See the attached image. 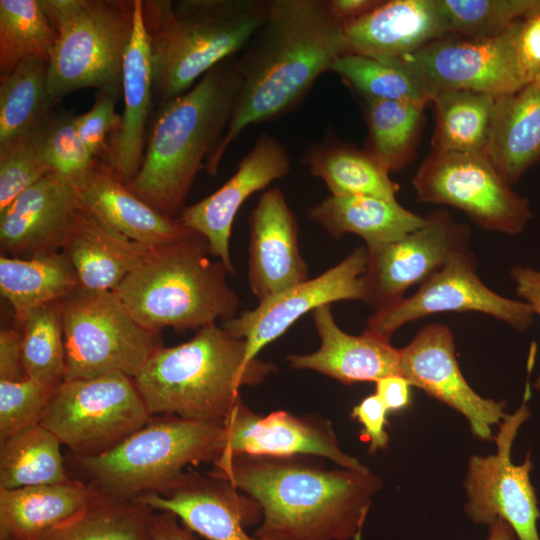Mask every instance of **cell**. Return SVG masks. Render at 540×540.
Instances as JSON below:
<instances>
[{"label": "cell", "instance_id": "f1b7e54d", "mask_svg": "<svg viewBox=\"0 0 540 540\" xmlns=\"http://www.w3.org/2000/svg\"><path fill=\"white\" fill-rule=\"evenodd\" d=\"M308 215L332 238L356 234L365 241L366 248L399 240L426 221L404 208L396 198L363 195H331L311 207Z\"/></svg>", "mask_w": 540, "mask_h": 540}, {"label": "cell", "instance_id": "4dcf8cb0", "mask_svg": "<svg viewBox=\"0 0 540 540\" xmlns=\"http://www.w3.org/2000/svg\"><path fill=\"white\" fill-rule=\"evenodd\" d=\"M80 287L77 273L64 252L17 258L0 256V292L20 323L31 310L60 301Z\"/></svg>", "mask_w": 540, "mask_h": 540}, {"label": "cell", "instance_id": "ba28073f", "mask_svg": "<svg viewBox=\"0 0 540 540\" xmlns=\"http://www.w3.org/2000/svg\"><path fill=\"white\" fill-rule=\"evenodd\" d=\"M57 38L48 91L58 102L83 88L120 92L135 0H40Z\"/></svg>", "mask_w": 540, "mask_h": 540}, {"label": "cell", "instance_id": "44dd1931", "mask_svg": "<svg viewBox=\"0 0 540 540\" xmlns=\"http://www.w3.org/2000/svg\"><path fill=\"white\" fill-rule=\"evenodd\" d=\"M154 511L175 514L182 524L208 540H276L250 536L247 527L262 518L258 502L227 481L184 472L165 492L136 499Z\"/></svg>", "mask_w": 540, "mask_h": 540}, {"label": "cell", "instance_id": "ac0fdd59", "mask_svg": "<svg viewBox=\"0 0 540 540\" xmlns=\"http://www.w3.org/2000/svg\"><path fill=\"white\" fill-rule=\"evenodd\" d=\"M224 428V447L219 459L240 454L312 455L329 459L341 468L369 470L357 458L341 450L332 424L323 418L295 416L286 411L262 416L240 399L224 422Z\"/></svg>", "mask_w": 540, "mask_h": 540}, {"label": "cell", "instance_id": "74e56055", "mask_svg": "<svg viewBox=\"0 0 540 540\" xmlns=\"http://www.w3.org/2000/svg\"><path fill=\"white\" fill-rule=\"evenodd\" d=\"M56 38L40 0H0V78L26 59L50 60Z\"/></svg>", "mask_w": 540, "mask_h": 540}, {"label": "cell", "instance_id": "d4e9b609", "mask_svg": "<svg viewBox=\"0 0 540 540\" xmlns=\"http://www.w3.org/2000/svg\"><path fill=\"white\" fill-rule=\"evenodd\" d=\"M312 317L321 345L310 354L289 355L287 361L293 369L313 370L344 384L400 375V349L390 338L368 328L360 335L344 332L330 305L315 309Z\"/></svg>", "mask_w": 540, "mask_h": 540}, {"label": "cell", "instance_id": "9a60e30c", "mask_svg": "<svg viewBox=\"0 0 540 540\" xmlns=\"http://www.w3.org/2000/svg\"><path fill=\"white\" fill-rule=\"evenodd\" d=\"M425 224L394 242L368 252L365 303L374 312L404 298L405 292L439 271L455 255L469 248L470 229L445 210L426 217Z\"/></svg>", "mask_w": 540, "mask_h": 540}, {"label": "cell", "instance_id": "681fc988", "mask_svg": "<svg viewBox=\"0 0 540 540\" xmlns=\"http://www.w3.org/2000/svg\"><path fill=\"white\" fill-rule=\"evenodd\" d=\"M510 276L515 282L516 294L531 307L534 314L540 315V271L518 265L511 269ZM534 387L540 392V375Z\"/></svg>", "mask_w": 540, "mask_h": 540}, {"label": "cell", "instance_id": "60d3db41", "mask_svg": "<svg viewBox=\"0 0 540 540\" xmlns=\"http://www.w3.org/2000/svg\"><path fill=\"white\" fill-rule=\"evenodd\" d=\"M451 36L491 38L540 12V0H437Z\"/></svg>", "mask_w": 540, "mask_h": 540}, {"label": "cell", "instance_id": "5bb4252c", "mask_svg": "<svg viewBox=\"0 0 540 540\" xmlns=\"http://www.w3.org/2000/svg\"><path fill=\"white\" fill-rule=\"evenodd\" d=\"M449 311L481 312L519 332L527 330L534 317L526 302L503 297L481 281L477 260L467 248L421 283L415 294L374 312L367 321V328L391 338L407 323Z\"/></svg>", "mask_w": 540, "mask_h": 540}, {"label": "cell", "instance_id": "f6af8a7d", "mask_svg": "<svg viewBox=\"0 0 540 540\" xmlns=\"http://www.w3.org/2000/svg\"><path fill=\"white\" fill-rule=\"evenodd\" d=\"M119 92L102 90L95 98L92 107L81 115H76L77 134L90 154L98 159L105 149L108 137L116 130L121 114L115 110Z\"/></svg>", "mask_w": 540, "mask_h": 540}, {"label": "cell", "instance_id": "30bf717a", "mask_svg": "<svg viewBox=\"0 0 540 540\" xmlns=\"http://www.w3.org/2000/svg\"><path fill=\"white\" fill-rule=\"evenodd\" d=\"M133 378L109 373L63 381L40 423L75 456L105 453L151 419Z\"/></svg>", "mask_w": 540, "mask_h": 540}, {"label": "cell", "instance_id": "f546056e", "mask_svg": "<svg viewBox=\"0 0 540 540\" xmlns=\"http://www.w3.org/2000/svg\"><path fill=\"white\" fill-rule=\"evenodd\" d=\"M94 494L92 487L74 478L57 484L0 488V540H37L85 507Z\"/></svg>", "mask_w": 540, "mask_h": 540}, {"label": "cell", "instance_id": "7bdbcfd3", "mask_svg": "<svg viewBox=\"0 0 540 540\" xmlns=\"http://www.w3.org/2000/svg\"><path fill=\"white\" fill-rule=\"evenodd\" d=\"M58 387L28 377L20 381L0 380V442L39 424Z\"/></svg>", "mask_w": 540, "mask_h": 540}, {"label": "cell", "instance_id": "8d00e7d4", "mask_svg": "<svg viewBox=\"0 0 540 540\" xmlns=\"http://www.w3.org/2000/svg\"><path fill=\"white\" fill-rule=\"evenodd\" d=\"M369 151L390 173L406 167L416 156L424 125V104L393 101H364Z\"/></svg>", "mask_w": 540, "mask_h": 540}, {"label": "cell", "instance_id": "4fadbf2b", "mask_svg": "<svg viewBox=\"0 0 540 540\" xmlns=\"http://www.w3.org/2000/svg\"><path fill=\"white\" fill-rule=\"evenodd\" d=\"M522 20L496 37L449 35L399 61L411 69L431 101L436 93L446 90H470L496 98L509 95L528 84L516 51Z\"/></svg>", "mask_w": 540, "mask_h": 540}, {"label": "cell", "instance_id": "f35d334b", "mask_svg": "<svg viewBox=\"0 0 540 540\" xmlns=\"http://www.w3.org/2000/svg\"><path fill=\"white\" fill-rule=\"evenodd\" d=\"M364 101L393 100L427 105L431 96L409 67L355 53L340 56L331 70Z\"/></svg>", "mask_w": 540, "mask_h": 540}, {"label": "cell", "instance_id": "7c38bea8", "mask_svg": "<svg viewBox=\"0 0 540 540\" xmlns=\"http://www.w3.org/2000/svg\"><path fill=\"white\" fill-rule=\"evenodd\" d=\"M529 378L523 400L513 414H506L495 436L496 454L473 455L468 463L465 512L476 524L490 525L496 519L506 521L519 540H540V518L535 489L530 482L532 462L528 453L521 465L511 460V450L519 428L530 417Z\"/></svg>", "mask_w": 540, "mask_h": 540}, {"label": "cell", "instance_id": "7402d4cb", "mask_svg": "<svg viewBox=\"0 0 540 540\" xmlns=\"http://www.w3.org/2000/svg\"><path fill=\"white\" fill-rule=\"evenodd\" d=\"M249 286L259 302L309 279L297 219L283 192H263L249 218Z\"/></svg>", "mask_w": 540, "mask_h": 540}, {"label": "cell", "instance_id": "4316f807", "mask_svg": "<svg viewBox=\"0 0 540 540\" xmlns=\"http://www.w3.org/2000/svg\"><path fill=\"white\" fill-rule=\"evenodd\" d=\"M154 250L132 241L82 204L62 252L73 265L80 287L114 291Z\"/></svg>", "mask_w": 540, "mask_h": 540}, {"label": "cell", "instance_id": "e575fe53", "mask_svg": "<svg viewBox=\"0 0 540 540\" xmlns=\"http://www.w3.org/2000/svg\"><path fill=\"white\" fill-rule=\"evenodd\" d=\"M61 442L41 424L0 442V488L63 483L71 479Z\"/></svg>", "mask_w": 540, "mask_h": 540}, {"label": "cell", "instance_id": "484cf974", "mask_svg": "<svg viewBox=\"0 0 540 540\" xmlns=\"http://www.w3.org/2000/svg\"><path fill=\"white\" fill-rule=\"evenodd\" d=\"M74 184L84 207L136 243L157 249L194 233L179 218L161 213L133 193L98 159Z\"/></svg>", "mask_w": 540, "mask_h": 540}, {"label": "cell", "instance_id": "5b68a950", "mask_svg": "<svg viewBox=\"0 0 540 540\" xmlns=\"http://www.w3.org/2000/svg\"><path fill=\"white\" fill-rule=\"evenodd\" d=\"M270 0H142L153 93L160 103L241 53L264 24Z\"/></svg>", "mask_w": 540, "mask_h": 540}, {"label": "cell", "instance_id": "c3c4849f", "mask_svg": "<svg viewBox=\"0 0 540 540\" xmlns=\"http://www.w3.org/2000/svg\"><path fill=\"white\" fill-rule=\"evenodd\" d=\"M25 378L21 330L2 327L0 330V380L20 381Z\"/></svg>", "mask_w": 540, "mask_h": 540}, {"label": "cell", "instance_id": "d6986e66", "mask_svg": "<svg viewBox=\"0 0 540 540\" xmlns=\"http://www.w3.org/2000/svg\"><path fill=\"white\" fill-rule=\"evenodd\" d=\"M291 169L290 155L276 138L261 135L239 162L236 172L214 193L185 206L178 217L192 231L204 237L212 255L230 274L232 224L242 204L255 192L285 177Z\"/></svg>", "mask_w": 540, "mask_h": 540}, {"label": "cell", "instance_id": "836d02e7", "mask_svg": "<svg viewBox=\"0 0 540 540\" xmlns=\"http://www.w3.org/2000/svg\"><path fill=\"white\" fill-rule=\"evenodd\" d=\"M49 60L29 58L0 78V146L36 133L53 114Z\"/></svg>", "mask_w": 540, "mask_h": 540}, {"label": "cell", "instance_id": "ffe728a7", "mask_svg": "<svg viewBox=\"0 0 540 540\" xmlns=\"http://www.w3.org/2000/svg\"><path fill=\"white\" fill-rule=\"evenodd\" d=\"M81 206L72 180L47 174L0 212L1 254L25 259L61 252Z\"/></svg>", "mask_w": 540, "mask_h": 540}, {"label": "cell", "instance_id": "8992f818", "mask_svg": "<svg viewBox=\"0 0 540 540\" xmlns=\"http://www.w3.org/2000/svg\"><path fill=\"white\" fill-rule=\"evenodd\" d=\"M204 237L191 235L155 249L114 290L132 317L159 333L199 330L237 315L240 299L229 273Z\"/></svg>", "mask_w": 540, "mask_h": 540}, {"label": "cell", "instance_id": "52a82bcc", "mask_svg": "<svg viewBox=\"0 0 540 540\" xmlns=\"http://www.w3.org/2000/svg\"><path fill=\"white\" fill-rule=\"evenodd\" d=\"M224 436V424L152 415L113 449L96 456L69 454L65 463L71 478L96 492L136 500L165 492L188 465L214 463L223 452Z\"/></svg>", "mask_w": 540, "mask_h": 540}, {"label": "cell", "instance_id": "e0dca14e", "mask_svg": "<svg viewBox=\"0 0 540 540\" xmlns=\"http://www.w3.org/2000/svg\"><path fill=\"white\" fill-rule=\"evenodd\" d=\"M400 375L429 396L464 415L472 433L491 440V426L505 417V401L478 395L465 380L455 354L452 331L447 325L429 323L400 349Z\"/></svg>", "mask_w": 540, "mask_h": 540}, {"label": "cell", "instance_id": "1f68e13d", "mask_svg": "<svg viewBox=\"0 0 540 540\" xmlns=\"http://www.w3.org/2000/svg\"><path fill=\"white\" fill-rule=\"evenodd\" d=\"M303 163L320 178L331 195L374 196L394 199L400 186L366 149L339 141H323L308 148Z\"/></svg>", "mask_w": 540, "mask_h": 540}, {"label": "cell", "instance_id": "6da1fadb", "mask_svg": "<svg viewBox=\"0 0 540 540\" xmlns=\"http://www.w3.org/2000/svg\"><path fill=\"white\" fill-rule=\"evenodd\" d=\"M346 53L343 27L328 0H270L264 24L237 57L240 87L224 136L205 162L206 172L215 176L245 128L291 110Z\"/></svg>", "mask_w": 540, "mask_h": 540}, {"label": "cell", "instance_id": "b9f144b4", "mask_svg": "<svg viewBox=\"0 0 540 540\" xmlns=\"http://www.w3.org/2000/svg\"><path fill=\"white\" fill-rule=\"evenodd\" d=\"M75 118L76 115L54 111L37 133L41 157L49 173L73 182L96 160L80 140Z\"/></svg>", "mask_w": 540, "mask_h": 540}, {"label": "cell", "instance_id": "ab89813d", "mask_svg": "<svg viewBox=\"0 0 540 540\" xmlns=\"http://www.w3.org/2000/svg\"><path fill=\"white\" fill-rule=\"evenodd\" d=\"M19 324L26 377L60 385L65 374V344L59 301L29 311Z\"/></svg>", "mask_w": 540, "mask_h": 540}, {"label": "cell", "instance_id": "277c9868", "mask_svg": "<svg viewBox=\"0 0 540 540\" xmlns=\"http://www.w3.org/2000/svg\"><path fill=\"white\" fill-rule=\"evenodd\" d=\"M245 348L244 340L212 324L185 343L159 346L133 381L151 415L224 424L241 399L240 388L276 371L258 358L245 366Z\"/></svg>", "mask_w": 540, "mask_h": 540}, {"label": "cell", "instance_id": "2e32d148", "mask_svg": "<svg viewBox=\"0 0 540 540\" xmlns=\"http://www.w3.org/2000/svg\"><path fill=\"white\" fill-rule=\"evenodd\" d=\"M368 252L359 247L321 275L292 286L223 321L221 327L245 341V366L269 343L279 338L309 311L342 300L366 299Z\"/></svg>", "mask_w": 540, "mask_h": 540}, {"label": "cell", "instance_id": "8fae6325", "mask_svg": "<svg viewBox=\"0 0 540 540\" xmlns=\"http://www.w3.org/2000/svg\"><path fill=\"white\" fill-rule=\"evenodd\" d=\"M412 183L419 201L457 208L485 230L517 235L533 216L483 154L432 150Z\"/></svg>", "mask_w": 540, "mask_h": 540}, {"label": "cell", "instance_id": "d590c367", "mask_svg": "<svg viewBox=\"0 0 540 540\" xmlns=\"http://www.w3.org/2000/svg\"><path fill=\"white\" fill-rule=\"evenodd\" d=\"M496 97L470 90H446L432 98L433 151L483 154Z\"/></svg>", "mask_w": 540, "mask_h": 540}, {"label": "cell", "instance_id": "603a6c76", "mask_svg": "<svg viewBox=\"0 0 540 540\" xmlns=\"http://www.w3.org/2000/svg\"><path fill=\"white\" fill-rule=\"evenodd\" d=\"M343 31L348 53L383 61L400 60L449 36L437 0L380 1Z\"/></svg>", "mask_w": 540, "mask_h": 540}, {"label": "cell", "instance_id": "9c48e42d", "mask_svg": "<svg viewBox=\"0 0 540 540\" xmlns=\"http://www.w3.org/2000/svg\"><path fill=\"white\" fill-rule=\"evenodd\" d=\"M64 344V381L109 373L134 378L160 346L157 333L141 326L114 291L79 287L59 301Z\"/></svg>", "mask_w": 540, "mask_h": 540}, {"label": "cell", "instance_id": "816d5d0a", "mask_svg": "<svg viewBox=\"0 0 540 540\" xmlns=\"http://www.w3.org/2000/svg\"><path fill=\"white\" fill-rule=\"evenodd\" d=\"M153 540H196L193 531L180 525L178 517L167 511H155Z\"/></svg>", "mask_w": 540, "mask_h": 540}, {"label": "cell", "instance_id": "cb8c5ba5", "mask_svg": "<svg viewBox=\"0 0 540 540\" xmlns=\"http://www.w3.org/2000/svg\"><path fill=\"white\" fill-rule=\"evenodd\" d=\"M122 92L121 121L108 137L98 160L128 184L144 159L146 128L154 96L152 56L142 19V0H135L134 29L123 63Z\"/></svg>", "mask_w": 540, "mask_h": 540}, {"label": "cell", "instance_id": "ee69618b", "mask_svg": "<svg viewBox=\"0 0 540 540\" xmlns=\"http://www.w3.org/2000/svg\"><path fill=\"white\" fill-rule=\"evenodd\" d=\"M38 131L0 146V212L50 174L39 150Z\"/></svg>", "mask_w": 540, "mask_h": 540}, {"label": "cell", "instance_id": "83f0119b", "mask_svg": "<svg viewBox=\"0 0 540 540\" xmlns=\"http://www.w3.org/2000/svg\"><path fill=\"white\" fill-rule=\"evenodd\" d=\"M483 155L510 186L540 162V77L495 99Z\"/></svg>", "mask_w": 540, "mask_h": 540}, {"label": "cell", "instance_id": "f907efd6", "mask_svg": "<svg viewBox=\"0 0 540 540\" xmlns=\"http://www.w3.org/2000/svg\"><path fill=\"white\" fill-rule=\"evenodd\" d=\"M376 383V395L388 411H399L411 403V384L401 375H389Z\"/></svg>", "mask_w": 540, "mask_h": 540}, {"label": "cell", "instance_id": "bcb514c9", "mask_svg": "<svg viewBox=\"0 0 540 540\" xmlns=\"http://www.w3.org/2000/svg\"><path fill=\"white\" fill-rule=\"evenodd\" d=\"M388 410L376 394L365 397L354 406L351 416L362 425V437L369 442V453L387 447L389 436L385 430Z\"/></svg>", "mask_w": 540, "mask_h": 540}, {"label": "cell", "instance_id": "f5cc1de1", "mask_svg": "<svg viewBox=\"0 0 540 540\" xmlns=\"http://www.w3.org/2000/svg\"><path fill=\"white\" fill-rule=\"evenodd\" d=\"M379 3L380 0H328L332 16L342 27L365 15Z\"/></svg>", "mask_w": 540, "mask_h": 540}, {"label": "cell", "instance_id": "7dc6e473", "mask_svg": "<svg viewBox=\"0 0 540 540\" xmlns=\"http://www.w3.org/2000/svg\"><path fill=\"white\" fill-rule=\"evenodd\" d=\"M517 59L529 84L540 77V12L522 20L518 32Z\"/></svg>", "mask_w": 540, "mask_h": 540}, {"label": "cell", "instance_id": "d6a6232c", "mask_svg": "<svg viewBox=\"0 0 540 540\" xmlns=\"http://www.w3.org/2000/svg\"><path fill=\"white\" fill-rule=\"evenodd\" d=\"M154 513L138 500L95 491L85 507L37 540H153Z\"/></svg>", "mask_w": 540, "mask_h": 540}, {"label": "cell", "instance_id": "db71d44e", "mask_svg": "<svg viewBox=\"0 0 540 540\" xmlns=\"http://www.w3.org/2000/svg\"><path fill=\"white\" fill-rule=\"evenodd\" d=\"M513 528L504 520L496 519L489 525V535L486 540H516Z\"/></svg>", "mask_w": 540, "mask_h": 540}, {"label": "cell", "instance_id": "7a4b0ae2", "mask_svg": "<svg viewBox=\"0 0 540 540\" xmlns=\"http://www.w3.org/2000/svg\"><path fill=\"white\" fill-rule=\"evenodd\" d=\"M211 476L254 498L262 510L255 536L276 540H360L382 480L370 470L327 469L304 455H234Z\"/></svg>", "mask_w": 540, "mask_h": 540}, {"label": "cell", "instance_id": "3957f363", "mask_svg": "<svg viewBox=\"0 0 540 540\" xmlns=\"http://www.w3.org/2000/svg\"><path fill=\"white\" fill-rule=\"evenodd\" d=\"M241 82L237 57L209 70L187 92L161 104L140 170L129 189L176 218L196 175L228 127ZM206 162V161H205Z\"/></svg>", "mask_w": 540, "mask_h": 540}]
</instances>
